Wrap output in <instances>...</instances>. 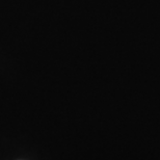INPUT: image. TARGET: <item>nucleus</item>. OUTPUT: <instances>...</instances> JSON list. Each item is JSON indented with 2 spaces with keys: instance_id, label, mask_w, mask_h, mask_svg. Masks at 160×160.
<instances>
[]
</instances>
